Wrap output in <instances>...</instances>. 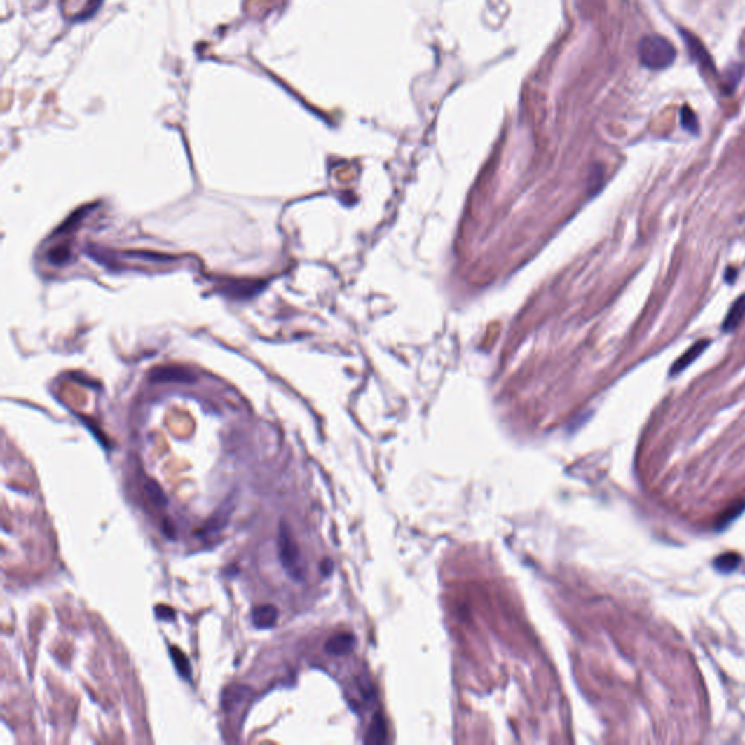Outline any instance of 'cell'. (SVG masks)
<instances>
[{"mask_svg": "<svg viewBox=\"0 0 745 745\" xmlns=\"http://www.w3.org/2000/svg\"><path fill=\"white\" fill-rule=\"evenodd\" d=\"M676 47L661 35H646L639 41V59L643 67L664 70L676 62Z\"/></svg>", "mask_w": 745, "mask_h": 745, "instance_id": "obj_1", "label": "cell"}, {"mask_svg": "<svg viewBox=\"0 0 745 745\" xmlns=\"http://www.w3.org/2000/svg\"><path fill=\"white\" fill-rule=\"evenodd\" d=\"M278 556L282 568L293 580L301 581L304 578V568L301 563L299 546L293 539L289 526L284 521H281L278 527Z\"/></svg>", "mask_w": 745, "mask_h": 745, "instance_id": "obj_2", "label": "cell"}, {"mask_svg": "<svg viewBox=\"0 0 745 745\" xmlns=\"http://www.w3.org/2000/svg\"><path fill=\"white\" fill-rule=\"evenodd\" d=\"M680 32H681L683 41L685 43V47L689 48L692 59L700 66L702 70H708L709 73L715 74L716 69H715L713 60H712V57L709 55V53L706 51V48L703 47V44L697 40V38L693 34L683 31V29H680Z\"/></svg>", "mask_w": 745, "mask_h": 745, "instance_id": "obj_3", "label": "cell"}, {"mask_svg": "<svg viewBox=\"0 0 745 745\" xmlns=\"http://www.w3.org/2000/svg\"><path fill=\"white\" fill-rule=\"evenodd\" d=\"M232 512H233L232 501L231 500L224 501L223 505L204 523L203 528L200 530V534H203V536H210V534H216V533L223 531L228 520H231Z\"/></svg>", "mask_w": 745, "mask_h": 745, "instance_id": "obj_4", "label": "cell"}, {"mask_svg": "<svg viewBox=\"0 0 745 745\" xmlns=\"http://www.w3.org/2000/svg\"><path fill=\"white\" fill-rule=\"evenodd\" d=\"M711 346V341L709 339H702V341H697L695 342L693 346L687 350L685 353H683V355H680V358L677 361L673 362V366L670 369V376H677L680 374L681 371H684L687 367H689L690 364H693V362L706 351L708 350V347Z\"/></svg>", "mask_w": 745, "mask_h": 745, "instance_id": "obj_5", "label": "cell"}, {"mask_svg": "<svg viewBox=\"0 0 745 745\" xmlns=\"http://www.w3.org/2000/svg\"><path fill=\"white\" fill-rule=\"evenodd\" d=\"M251 619L257 629H271L278 620V610L273 604H261L252 608Z\"/></svg>", "mask_w": 745, "mask_h": 745, "instance_id": "obj_6", "label": "cell"}, {"mask_svg": "<svg viewBox=\"0 0 745 745\" xmlns=\"http://www.w3.org/2000/svg\"><path fill=\"white\" fill-rule=\"evenodd\" d=\"M355 645V638L351 634H336L324 643V651L329 655H347L353 651Z\"/></svg>", "mask_w": 745, "mask_h": 745, "instance_id": "obj_7", "label": "cell"}, {"mask_svg": "<svg viewBox=\"0 0 745 745\" xmlns=\"http://www.w3.org/2000/svg\"><path fill=\"white\" fill-rule=\"evenodd\" d=\"M744 316H745V294L739 296V297L734 301V304L731 306V309H730L727 317H725V320H723L722 331H723V332H732V331H735V329L739 327V324H741Z\"/></svg>", "mask_w": 745, "mask_h": 745, "instance_id": "obj_8", "label": "cell"}, {"mask_svg": "<svg viewBox=\"0 0 745 745\" xmlns=\"http://www.w3.org/2000/svg\"><path fill=\"white\" fill-rule=\"evenodd\" d=\"M144 493L147 500L158 508H165L168 505V496L162 486L153 479H147L144 484Z\"/></svg>", "mask_w": 745, "mask_h": 745, "instance_id": "obj_9", "label": "cell"}, {"mask_svg": "<svg viewBox=\"0 0 745 745\" xmlns=\"http://www.w3.org/2000/svg\"><path fill=\"white\" fill-rule=\"evenodd\" d=\"M247 692H250V689H246V687L243 685H236V687H232V689L226 690L223 695V708L226 711L236 708L238 703L246 699Z\"/></svg>", "mask_w": 745, "mask_h": 745, "instance_id": "obj_10", "label": "cell"}, {"mask_svg": "<svg viewBox=\"0 0 745 745\" xmlns=\"http://www.w3.org/2000/svg\"><path fill=\"white\" fill-rule=\"evenodd\" d=\"M741 562L742 559L739 555H737V553H725V555L716 558L713 565L719 572H722V574H730V572H734L738 569Z\"/></svg>", "mask_w": 745, "mask_h": 745, "instance_id": "obj_11", "label": "cell"}, {"mask_svg": "<svg viewBox=\"0 0 745 745\" xmlns=\"http://www.w3.org/2000/svg\"><path fill=\"white\" fill-rule=\"evenodd\" d=\"M169 651H170V658H172V661H174L175 668L178 670V673L181 674V677L189 680L193 671H191V664H189V659L186 658V655H184L181 649L177 648V646H170Z\"/></svg>", "mask_w": 745, "mask_h": 745, "instance_id": "obj_12", "label": "cell"}, {"mask_svg": "<svg viewBox=\"0 0 745 745\" xmlns=\"http://www.w3.org/2000/svg\"><path fill=\"white\" fill-rule=\"evenodd\" d=\"M680 120H681V125L684 130H687L689 132H692V135H699V121H697V117L696 114L693 112V109L690 107L684 105L680 111Z\"/></svg>", "mask_w": 745, "mask_h": 745, "instance_id": "obj_13", "label": "cell"}, {"mask_svg": "<svg viewBox=\"0 0 745 745\" xmlns=\"http://www.w3.org/2000/svg\"><path fill=\"white\" fill-rule=\"evenodd\" d=\"M385 735H386L385 722H383V719H381L377 715V716H374L373 723L370 725V730H369V735L366 738V742H369V744H381V742L385 741Z\"/></svg>", "mask_w": 745, "mask_h": 745, "instance_id": "obj_14", "label": "cell"}, {"mask_svg": "<svg viewBox=\"0 0 745 745\" xmlns=\"http://www.w3.org/2000/svg\"><path fill=\"white\" fill-rule=\"evenodd\" d=\"M741 76H742V67L737 66V64L732 66L731 69H728L727 71H725V78H727V79H725L723 85L727 86V89L730 92H732L737 88V85L739 83Z\"/></svg>", "mask_w": 745, "mask_h": 745, "instance_id": "obj_15", "label": "cell"}, {"mask_svg": "<svg viewBox=\"0 0 745 745\" xmlns=\"http://www.w3.org/2000/svg\"><path fill=\"white\" fill-rule=\"evenodd\" d=\"M156 616L160 620H174L175 619V610L168 606H158L156 607Z\"/></svg>", "mask_w": 745, "mask_h": 745, "instance_id": "obj_16", "label": "cell"}, {"mask_svg": "<svg viewBox=\"0 0 745 745\" xmlns=\"http://www.w3.org/2000/svg\"><path fill=\"white\" fill-rule=\"evenodd\" d=\"M320 569H322V572H323V575H329V574H331V570H332V562H331L329 559H324V561L322 562Z\"/></svg>", "mask_w": 745, "mask_h": 745, "instance_id": "obj_17", "label": "cell"}]
</instances>
